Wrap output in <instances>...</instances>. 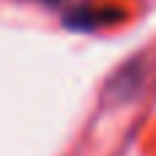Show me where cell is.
<instances>
[{
    "label": "cell",
    "instance_id": "cell-2",
    "mask_svg": "<svg viewBox=\"0 0 156 156\" xmlns=\"http://www.w3.org/2000/svg\"><path fill=\"white\" fill-rule=\"evenodd\" d=\"M107 22V11H90V8H77L66 14V25L74 30H93L96 25Z\"/></svg>",
    "mask_w": 156,
    "mask_h": 156
},
{
    "label": "cell",
    "instance_id": "cell-1",
    "mask_svg": "<svg viewBox=\"0 0 156 156\" xmlns=\"http://www.w3.org/2000/svg\"><path fill=\"white\" fill-rule=\"evenodd\" d=\"M143 82H145V66H143V60H132V63H126L121 71H115V77L107 82L104 99L112 101V104L132 101V99L140 93Z\"/></svg>",
    "mask_w": 156,
    "mask_h": 156
},
{
    "label": "cell",
    "instance_id": "cell-3",
    "mask_svg": "<svg viewBox=\"0 0 156 156\" xmlns=\"http://www.w3.org/2000/svg\"><path fill=\"white\" fill-rule=\"evenodd\" d=\"M27 3H41V5H60V0H27Z\"/></svg>",
    "mask_w": 156,
    "mask_h": 156
}]
</instances>
